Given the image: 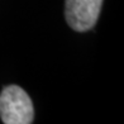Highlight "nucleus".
I'll list each match as a JSON object with an SVG mask.
<instances>
[{"label":"nucleus","mask_w":124,"mask_h":124,"mask_svg":"<svg viewBox=\"0 0 124 124\" xmlns=\"http://www.w3.org/2000/svg\"><path fill=\"white\" fill-rule=\"evenodd\" d=\"M0 116L5 124H31L34 118L33 104L19 86H8L0 94Z\"/></svg>","instance_id":"nucleus-1"},{"label":"nucleus","mask_w":124,"mask_h":124,"mask_svg":"<svg viewBox=\"0 0 124 124\" xmlns=\"http://www.w3.org/2000/svg\"><path fill=\"white\" fill-rule=\"evenodd\" d=\"M103 0H66V22L76 32H86L96 24Z\"/></svg>","instance_id":"nucleus-2"}]
</instances>
